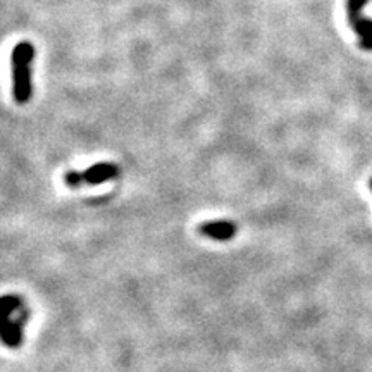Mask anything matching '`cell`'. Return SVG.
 <instances>
[{
    "instance_id": "6da1fadb",
    "label": "cell",
    "mask_w": 372,
    "mask_h": 372,
    "mask_svg": "<svg viewBox=\"0 0 372 372\" xmlns=\"http://www.w3.org/2000/svg\"><path fill=\"white\" fill-rule=\"evenodd\" d=\"M30 319L25 300L16 295L0 297V342L7 348H19L23 343V327Z\"/></svg>"
},
{
    "instance_id": "7a4b0ae2",
    "label": "cell",
    "mask_w": 372,
    "mask_h": 372,
    "mask_svg": "<svg viewBox=\"0 0 372 372\" xmlns=\"http://www.w3.org/2000/svg\"><path fill=\"white\" fill-rule=\"evenodd\" d=\"M35 45L31 42H19L11 52V66H13V95L16 103L25 106L33 95L31 83V64L35 59Z\"/></svg>"
},
{
    "instance_id": "3957f363",
    "label": "cell",
    "mask_w": 372,
    "mask_h": 372,
    "mask_svg": "<svg viewBox=\"0 0 372 372\" xmlns=\"http://www.w3.org/2000/svg\"><path fill=\"white\" fill-rule=\"evenodd\" d=\"M367 2L369 0H346V14L348 23L360 37V47L363 50H372V19L362 16V9Z\"/></svg>"
},
{
    "instance_id": "277c9868",
    "label": "cell",
    "mask_w": 372,
    "mask_h": 372,
    "mask_svg": "<svg viewBox=\"0 0 372 372\" xmlns=\"http://www.w3.org/2000/svg\"><path fill=\"white\" fill-rule=\"evenodd\" d=\"M238 226L233 221L221 219V221H205L198 226V233L214 242H230L236 236Z\"/></svg>"
},
{
    "instance_id": "5b68a950",
    "label": "cell",
    "mask_w": 372,
    "mask_h": 372,
    "mask_svg": "<svg viewBox=\"0 0 372 372\" xmlns=\"http://www.w3.org/2000/svg\"><path fill=\"white\" fill-rule=\"evenodd\" d=\"M81 174L85 185H102V183L111 181L119 174V167L114 162H98L88 167Z\"/></svg>"
},
{
    "instance_id": "8992f818",
    "label": "cell",
    "mask_w": 372,
    "mask_h": 372,
    "mask_svg": "<svg viewBox=\"0 0 372 372\" xmlns=\"http://www.w3.org/2000/svg\"><path fill=\"white\" fill-rule=\"evenodd\" d=\"M64 183H66L69 188H79L83 183V174L78 173V171H69V173L64 174Z\"/></svg>"
},
{
    "instance_id": "52a82bcc",
    "label": "cell",
    "mask_w": 372,
    "mask_h": 372,
    "mask_svg": "<svg viewBox=\"0 0 372 372\" xmlns=\"http://www.w3.org/2000/svg\"><path fill=\"white\" fill-rule=\"evenodd\" d=\"M369 186H371V190H372V178H371V181H369Z\"/></svg>"
}]
</instances>
